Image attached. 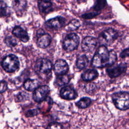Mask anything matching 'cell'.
<instances>
[{
  "label": "cell",
  "mask_w": 129,
  "mask_h": 129,
  "mask_svg": "<svg viewBox=\"0 0 129 129\" xmlns=\"http://www.w3.org/2000/svg\"><path fill=\"white\" fill-rule=\"evenodd\" d=\"M117 60L116 52L108 50L104 45H100L96 50L92 59V66L96 68L110 67L114 64Z\"/></svg>",
  "instance_id": "1"
},
{
  "label": "cell",
  "mask_w": 129,
  "mask_h": 129,
  "mask_svg": "<svg viewBox=\"0 0 129 129\" xmlns=\"http://www.w3.org/2000/svg\"><path fill=\"white\" fill-rule=\"evenodd\" d=\"M112 100L115 107L119 110L129 109V93L120 91L114 93L112 95Z\"/></svg>",
  "instance_id": "2"
},
{
  "label": "cell",
  "mask_w": 129,
  "mask_h": 129,
  "mask_svg": "<svg viewBox=\"0 0 129 129\" xmlns=\"http://www.w3.org/2000/svg\"><path fill=\"white\" fill-rule=\"evenodd\" d=\"M2 65L5 71L8 73H12L19 69L20 62L17 56L11 54L6 56L3 59Z\"/></svg>",
  "instance_id": "3"
},
{
  "label": "cell",
  "mask_w": 129,
  "mask_h": 129,
  "mask_svg": "<svg viewBox=\"0 0 129 129\" xmlns=\"http://www.w3.org/2000/svg\"><path fill=\"white\" fill-rule=\"evenodd\" d=\"M118 32L113 28H108L102 31L99 35L98 40L103 42L102 45H109L113 43L118 37Z\"/></svg>",
  "instance_id": "4"
},
{
  "label": "cell",
  "mask_w": 129,
  "mask_h": 129,
  "mask_svg": "<svg viewBox=\"0 0 129 129\" xmlns=\"http://www.w3.org/2000/svg\"><path fill=\"white\" fill-rule=\"evenodd\" d=\"M79 43V36L76 33H71L67 35L64 39L62 46L65 50L71 51L77 49Z\"/></svg>",
  "instance_id": "5"
},
{
  "label": "cell",
  "mask_w": 129,
  "mask_h": 129,
  "mask_svg": "<svg viewBox=\"0 0 129 129\" xmlns=\"http://www.w3.org/2000/svg\"><path fill=\"white\" fill-rule=\"evenodd\" d=\"M52 67V63L49 60L40 58L36 61L35 70L39 75H47L51 72Z\"/></svg>",
  "instance_id": "6"
},
{
  "label": "cell",
  "mask_w": 129,
  "mask_h": 129,
  "mask_svg": "<svg viewBox=\"0 0 129 129\" xmlns=\"http://www.w3.org/2000/svg\"><path fill=\"white\" fill-rule=\"evenodd\" d=\"M127 68V64L126 62H121L118 64L108 67L106 69L108 76L111 78H116L124 73Z\"/></svg>",
  "instance_id": "7"
},
{
  "label": "cell",
  "mask_w": 129,
  "mask_h": 129,
  "mask_svg": "<svg viewBox=\"0 0 129 129\" xmlns=\"http://www.w3.org/2000/svg\"><path fill=\"white\" fill-rule=\"evenodd\" d=\"M37 44L41 48H45L50 44L51 38L50 35L46 33L43 29H39L37 32Z\"/></svg>",
  "instance_id": "8"
},
{
  "label": "cell",
  "mask_w": 129,
  "mask_h": 129,
  "mask_svg": "<svg viewBox=\"0 0 129 129\" xmlns=\"http://www.w3.org/2000/svg\"><path fill=\"white\" fill-rule=\"evenodd\" d=\"M50 89L48 86L43 85L36 88L33 93V99L36 102H41L45 100L48 95Z\"/></svg>",
  "instance_id": "9"
},
{
  "label": "cell",
  "mask_w": 129,
  "mask_h": 129,
  "mask_svg": "<svg viewBox=\"0 0 129 129\" xmlns=\"http://www.w3.org/2000/svg\"><path fill=\"white\" fill-rule=\"evenodd\" d=\"M97 44L96 39L93 36H86L82 40L81 46L82 50L86 52H91L94 50Z\"/></svg>",
  "instance_id": "10"
},
{
  "label": "cell",
  "mask_w": 129,
  "mask_h": 129,
  "mask_svg": "<svg viewBox=\"0 0 129 129\" xmlns=\"http://www.w3.org/2000/svg\"><path fill=\"white\" fill-rule=\"evenodd\" d=\"M69 71V66L63 59H58L54 65V73L58 76L66 75Z\"/></svg>",
  "instance_id": "11"
},
{
  "label": "cell",
  "mask_w": 129,
  "mask_h": 129,
  "mask_svg": "<svg viewBox=\"0 0 129 129\" xmlns=\"http://www.w3.org/2000/svg\"><path fill=\"white\" fill-rule=\"evenodd\" d=\"M65 23V19L61 17H57L48 20L45 22V25L52 29H58Z\"/></svg>",
  "instance_id": "12"
},
{
  "label": "cell",
  "mask_w": 129,
  "mask_h": 129,
  "mask_svg": "<svg viewBox=\"0 0 129 129\" xmlns=\"http://www.w3.org/2000/svg\"><path fill=\"white\" fill-rule=\"evenodd\" d=\"M60 96L64 99L70 100L75 99L77 94L73 88L70 86H65L60 90Z\"/></svg>",
  "instance_id": "13"
},
{
  "label": "cell",
  "mask_w": 129,
  "mask_h": 129,
  "mask_svg": "<svg viewBox=\"0 0 129 129\" xmlns=\"http://www.w3.org/2000/svg\"><path fill=\"white\" fill-rule=\"evenodd\" d=\"M12 33L23 42H27L29 40L27 32L20 26H16L13 30Z\"/></svg>",
  "instance_id": "14"
},
{
  "label": "cell",
  "mask_w": 129,
  "mask_h": 129,
  "mask_svg": "<svg viewBox=\"0 0 129 129\" xmlns=\"http://www.w3.org/2000/svg\"><path fill=\"white\" fill-rule=\"evenodd\" d=\"M38 8L41 13L48 14L52 10L51 0H38Z\"/></svg>",
  "instance_id": "15"
},
{
  "label": "cell",
  "mask_w": 129,
  "mask_h": 129,
  "mask_svg": "<svg viewBox=\"0 0 129 129\" xmlns=\"http://www.w3.org/2000/svg\"><path fill=\"white\" fill-rule=\"evenodd\" d=\"M13 8L18 15L22 14L26 10V0H13Z\"/></svg>",
  "instance_id": "16"
},
{
  "label": "cell",
  "mask_w": 129,
  "mask_h": 129,
  "mask_svg": "<svg viewBox=\"0 0 129 129\" xmlns=\"http://www.w3.org/2000/svg\"><path fill=\"white\" fill-rule=\"evenodd\" d=\"M98 72L95 69H88L82 74V78L85 81H91L98 77Z\"/></svg>",
  "instance_id": "17"
},
{
  "label": "cell",
  "mask_w": 129,
  "mask_h": 129,
  "mask_svg": "<svg viewBox=\"0 0 129 129\" xmlns=\"http://www.w3.org/2000/svg\"><path fill=\"white\" fill-rule=\"evenodd\" d=\"M89 64V59L86 54L80 55L76 61V66L78 69L82 70L87 67Z\"/></svg>",
  "instance_id": "18"
},
{
  "label": "cell",
  "mask_w": 129,
  "mask_h": 129,
  "mask_svg": "<svg viewBox=\"0 0 129 129\" xmlns=\"http://www.w3.org/2000/svg\"><path fill=\"white\" fill-rule=\"evenodd\" d=\"M24 87L29 91H34L38 87V82L36 80L27 79L24 83Z\"/></svg>",
  "instance_id": "19"
},
{
  "label": "cell",
  "mask_w": 129,
  "mask_h": 129,
  "mask_svg": "<svg viewBox=\"0 0 129 129\" xmlns=\"http://www.w3.org/2000/svg\"><path fill=\"white\" fill-rule=\"evenodd\" d=\"M91 103V100L90 98L85 97L82 98L76 103V105L80 108H86L88 107Z\"/></svg>",
  "instance_id": "20"
},
{
  "label": "cell",
  "mask_w": 129,
  "mask_h": 129,
  "mask_svg": "<svg viewBox=\"0 0 129 129\" xmlns=\"http://www.w3.org/2000/svg\"><path fill=\"white\" fill-rule=\"evenodd\" d=\"M106 0H96L93 6V10L96 12H101L105 7L107 6Z\"/></svg>",
  "instance_id": "21"
},
{
  "label": "cell",
  "mask_w": 129,
  "mask_h": 129,
  "mask_svg": "<svg viewBox=\"0 0 129 129\" xmlns=\"http://www.w3.org/2000/svg\"><path fill=\"white\" fill-rule=\"evenodd\" d=\"M80 26V21L77 19H74L66 26L65 29L67 31H74L78 29Z\"/></svg>",
  "instance_id": "22"
},
{
  "label": "cell",
  "mask_w": 129,
  "mask_h": 129,
  "mask_svg": "<svg viewBox=\"0 0 129 129\" xmlns=\"http://www.w3.org/2000/svg\"><path fill=\"white\" fill-rule=\"evenodd\" d=\"M10 11L7 5L3 1H0V16L6 17L10 15Z\"/></svg>",
  "instance_id": "23"
},
{
  "label": "cell",
  "mask_w": 129,
  "mask_h": 129,
  "mask_svg": "<svg viewBox=\"0 0 129 129\" xmlns=\"http://www.w3.org/2000/svg\"><path fill=\"white\" fill-rule=\"evenodd\" d=\"M70 80V78L69 76L67 75H60L57 77L56 79V83L61 86L68 84Z\"/></svg>",
  "instance_id": "24"
},
{
  "label": "cell",
  "mask_w": 129,
  "mask_h": 129,
  "mask_svg": "<svg viewBox=\"0 0 129 129\" xmlns=\"http://www.w3.org/2000/svg\"><path fill=\"white\" fill-rule=\"evenodd\" d=\"M5 42L8 46L11 47H14L17 44L16 39L11 36H8L6 37L5 39Z\"/></svg>",
  "instance_id": "25"
},
{
  "label": "cell",
  "mask_w": 129,
  "mask_h": 129,
  "mask_svg": "<svg viewBox=\"0 0 129 129\" xmlns=\"http://www.w3.org/2000/svg\"><path fill=\"white\" fill-rule=\"evenodd\" d=\"M100 13L101 12L94 11L93 12H89V13L83 14L82 15V17L84 19H91L98 16L100 14Z\"/></svg>",
  "instance_id": "26"
},
{
  "label": "cell",
  "mask_w": 129,
  "mask_h": 129,
  "mask_svg": "<svg viewBox=\"0 0 129 129\" xmlns=\"http://www.w3.org/2000/svg\"><path fill=\"white\" fill-rule=\"evenodd\" d=\"M46 129H62V126L60 124L57 122H53L49 124Z\"/></svg>",
  "instance_id": "27"
},
{
  "label": "cell",
  "mask_w": 129,
  "mask_h": 129,
  "mask_svg": "<svg viewBox=\"0 0 129 129\" xmlns=\"http://www.w3.org/2000/svg\"><path fill=\"white\" fill-rule=\"evenodd\" d=\"M119 56L122 58H126L129 56V47L124 49L119 54Z\"/></svg>",
  "instance_id": "28"
},
{
  "label": "cell",
  "mask_w": 129,
  "mask_h": 129,
  "mask_svg": "<svg viewBox=\"0 0 129 129\" xmlns=\"http://www.w3.org/2000/svg\"><path fill=\"white\" fill-rule=\"evenodd\" d=\"M8 88V85L7 83L4 81H2L0 82V93H3L5 92Z\"/></svg>",
  "instance_id": "29"
}]
</instances>
